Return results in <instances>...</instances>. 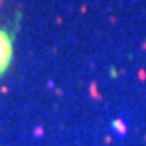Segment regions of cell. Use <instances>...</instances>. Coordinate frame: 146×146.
<instances>
[{"label": "cell", "mask_w": 146, "mask_h": 146, "mask_svg": "<svg viewBox=\"0 0 146 146\" xmlns=\"http://www.w3.org/2000/svg\"><path fill=\"white\" fill-rule=\"evenodd\" d=\"M11 55H13L11 39L3 29H0V75L8 68L11 62Z\"/></svg>", "instance_id": "cell-1"}]
</instances>
